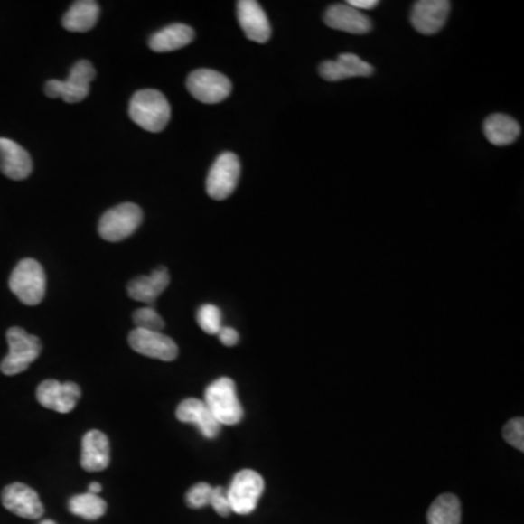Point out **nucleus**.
I'll return each instance as SVG.
<instances>
[{
	"instance_id": "39448f33",
	"label": "nucleus",
	"mask_w": 524,
	"mask_h": 524,
	"mask_svg": "<svg viewBox=\"0 0 524 524\" xmlns=\"http://www.w3.org/2000/svg\"><path fill=\"white\" fill-rule=\"evenodd\" d=\"M97 76L92 63L88 61H79L70 69L66 80L51 79L45 83V95L50 98H61L68 104H76L89 95L90 82Z\"/></svg>"
},
{
	"instance_id": "9b49d317",
	"label": "nucleus",
	"mask_w": 524,
	"mask_h": 524,
	"mask_svg": "<svg viewBox=\"0 0 524 524\" xmlns=\"http://www.w3.org/2000/svg\"><path fill=\"white\" fill-rule=\"evenodd\" d=\"M37 401L44 408L59 412V414H69L76 408L82 390L76 383H61L54 379L44 380L37 388Z\"/></svg>"
},
{
	"instance_id": "423d86ee",
	"label": "nucleus",
	"mask_w": 524,
	"mask_h": 524,
	"mask_svg": "<svg viewBox=\"0 0 524 524\" xmlns=\"http://www.w3.org/2000/svg\"><path fill=\"white\" fill-rule=\"evenodd\" d=\"M143 221V211L135 202H123L104 213L98 232L102 239L108 242H120L139 229Z\"/></svg>"
},
{
	"instance_id": "bb28decb",
	"label": "nucleus",
	"mask_w": 524,
	"mask_h": 524,
	"mask_svg": "<svg viewBox=\"0 0 524 524\" xmlns=\"http://www.w3.org/2000/svg\"><path fill=\"white\" fill-rule=\"evenodd\" d=\"M133 321H135V325L137 330L162 332V330L165 328V321L162 319L161 314L157 313L152 306L137 309L135 314H133Z\"/></svg>"
},
{
	"instance_id": "dca6fc26",
	"label": "nucleus",
	"mask_w": 524,
	"mask_h": 524,
	"mask_svg": "<svg viewBox=\"0 0 524 524\" xmlns=\"http://www.w3.org/2000/svg\"><path fill=\"white\" fill-rule=\"evenodd\" d=\"M0 173L14 181H23L33 173L30 154L11 139L0 137Z\"/></svg>"
},
{
	"instance_id": "aec40b11",
	"label": "nucleus",
	"mask_w": 524,
	"mask_h": 524,
	"mask_svg": "<svg viewBox=\"0 0 524 524\" xmlns=\"http://www.w3.org/2000/svg\"><path fill=\"white\" fill-rule=\"evenodd\" d=\"M80 464L88 472H101L108 468L109 442L102 431L90 430L83 435Z\"/></svg>"
},
{
	"instance_id": "6ab92c4d",
	"label": "nucleus",
	"mask_w": 524,
	"mask_h": 524,
	"mask_svg": "<svg viewBox=\"0 0 524 524\" xmlns=\"http://www.w3.org/2000/svg\"><path fill=\"white\" fill-rule=\"evenodd\" d=\"M169 285V273L165 267H159L149 276H140L128 283L127 292L131 299L142 304H154L157 297Z\"/></svg>"
},
{
	"instance_id": "ddd939ff",
	"label": "nucleus",
	"mask_w": 524,
	"mask_h": 524,
	"mask_svg": "<svg viewBox=\"0 0 524 524\" xmlns=\"http://www.w3.org/2000/svg\"><path fill=\"white\" fill-rule=\"evenodd\" d=\"M450 6L447 0H419L412 8V26L424 35L437 34L449 18Z\"/></svg>"
},
{
	"instance_id": "c756f323",
	"label": "nucleus",
	"mask_w": 524,
	"mask_h": 524,
	"mask_svg": "<svg viewBox=\"0 0 524 524\" xmlns=\"http://www.w3.org/2000/svg\"><path fill=\"white\" fill-rule=\"evenodd\" d=\"M210 506L213 507L214 511L221 517H228L232 513L230 502H229L228 491L223 487L213 488L211 498H210Z\"/></svg>"
},
{
	"instance_id": "f257e3e1",
	"label": "nucleus",
	"mask_w": 524,
	"mask_h": 524,
	"mask_svg": "<svg viewBox=\"0 0 524 524\" xmlns=\"http://www.w3.org/2000/svg\"><path fill=\"white\" fill-rule=\"evenodd\" d=\"M131 120L143 130L159 133L171 120V105L165 95L156 89L137 90L128 108Z\"/></svg>"
},
{
	"instance_id": "412c9836",
	"label": "nucleus",
	"mask_w": 524,
	"mask_h": 524,
	"mask_svg": "<svg viewBox=\"0 0 524 524\" xmlns=\"http://www.w3.org/2000/svg\"><path fill=\"white\" fill-rule=\"evenodd\" d=\"M194 30L185 23H173L164 30L157 31L149 40L150 49L156 52L175 51L194 40Z\"/></svg>"
},
{
	"instance_id": "9d476101",
	"label": "nucleus",
	"mask_w": 524,
	"mask_h": 524,
	"mask_svg": "<svg viewBox=\"0 0 524 524\" xmlns=\"http://www.w3.org/2000/svg\"><path fill=\"white\" fill-rule=\"evenodd\" d=\"M128 344L136 352L149 359L173 361L178 357V345L165 333L135 328L128 335Z\"/></svg>"
},
{
	"instance_id": "b1692460",
	"label": "nucleus",
	"mask_w": 524,
	"mask_h": 524,
	"mask_svg": "<svg viewBox=\"0 0 524 524\" xmlns=\"http://www.w3.org/2000/svg\"><path fill=\"white\" fill-rule=\"evenodd\" d=\"M428 524H461L462 507L459 498L454 494H443L435 498L427 513Z\"/></svg>"
},
{
	"instance_id": "4468645a",
	"label": "nucleus",
	"mask_w": 524,
	"mask_h": 524,
	"mask_svg": "<svg viewBox=\"0 0 524 524\" xmlns=\"http://www.w3.org/2000/svg\"><path fill=\"white\" fill-rule=\"evenodd\" d=\"M236 9H238V21H239L240 28L244 31L247 38H249L251 42H259V44H264L270 40V21L267 18V14L258 2L240 0L236 5Z\"/></svg>"
},
{
	"instance_id": "7c9ffc66",
	"label": "nucleus",
	"mask_w": 524,
	"mask_h": 524,
	"mask_svg": "<svg viewBox=\"0 0 524 524\" xmlns=\"http://www.w3.org/2000/svg\"><path fill=\"white\" fill-rule=\"evenodd\" d=\"M218 335L220 338L221 344L226 345V347H233L239 341V333H238V331L230 328V326H221V330L219 331Z\"/></svg>"
},
{
	"instance_id": "7ed1b4c3",
	"label": "nucleus",
	"mask_w": 524,
	"mask_h": 524,
	"mask_svg": "<svg viewBox=\"0 0 524 524\" xmlns=\"http://www.w3.org/2000/svg\"><path fill=\"white\" fill-rule=\"evenodd\" d=\"M9 287L23 304L35 306L42 304L47 287V278L42 264L35 259H23L15 267V270L12 271Z\"/></svg>"
},
{
	"instance_id": "a211bd4d",
	"label": "nucleus",
	"mask_w": 524,
	"mask_h": 524,
	"mask_svg": "<svg viewBox=\"0 0 524 524\" xmlns=\"http://www.w3.org/2000/svg\"><path fill=\"white\" fill-rule=\"evenodd\" d=\"M373 71L375 69L371 64L350 52L340 54L337 61H323L319 66V73L328 82H340L344 79L356 78V76H371Z\"/></svg>"
},
{
	"instance_id": "a878e982",
	"label": "nucleus",
	"mask_w": 524,
	"mask_h": 524,
	"mask_svg": "<svg viewBox=\"0 0 524 524\" xmlns=\"http://www.w3.org/2000/svg\"><path fill=\"white\" fill-rule=\"evenodd\" d=\"M197 323L200 328L209 335H218L221 330V312L214 304H202L197 312Z\"/></svg>"
},
{
	"instance_id": "c85d7f7f",
	"label": "nucleus",
	"mask_w": 524,
	"mask_h": 524,
	"mask_svg": "<svg viewBox=\"0 0 524 524\" xmlns=\"http://www.w3.org/2000/svg\"><path fill=\"white\" fill-rule=\"evenodd\" d=\"M213 487L206 482L195 483L194 487L190 488L187 492V504L192 509L199 510L202 507L210 506V498H211Z\"/></svg>"
},
{
	"instance_id": "1a4fd4ad",
	"label": "nucleus",
	"mask_w": 524,
	"mask_h": 524,
	"mask_svg": "<svg viewBox=\"0 0 524 524\" xmlns=\"http://www.w3.org/2000/svg\"><path fill=\"white\" fill-rule=\"evenodd\" d=\"M187 89L202 104H219L232 92V82L211 69H199L187 79Z\"/></svg>"
},
{
	"instance_id": "2f4dec72",
	"label": "nucleus",
	"mask_w": 524,
	"mask_h": 524,
	"mask_svg": "<svg viewBox=\"0 0 524 524\" xmlns=\"http://www.w3.org/2000/svg\"><path fill=\"white\" fill-rule=\"evenodd\" d=\"M350 6L356 8L357 11L361 9H373L378 6V0H350Z\"/></svg>"
},
{
	"instance_id": "6e6552de",
	"label": "nucleus",
	"mask_w": 524,
	"mask_h": 524,
	"mask_svg": "<svg viewBox=\"0 0 524 524\" xmlns=\"http://www.w3.org/2000/svg\"><path fill=\"white\" fill-rule=\"evenodd\" d=\"M239 176V157L230 152L221 154L207 175V194L213 200L228 199L238 187Z\"/></svg>"
},
{
	"instance_id": "f3484780",
	"label": "nucleus",
	"mask_w": 524,
	"mask_h": 524,
	"mask_svg": "<svg viewBox=\"0 0 524 524\" xmlns=\"http://www.w3.org/2000/svg\"><path fill=\"white\" fill-rule=\"evenodd\" d=\"M323 21L332 30L344 31L350 34H367L373 26L370 18L349 4L333 5L326 9Z\"/></svg>"
},
{
	"instance_id": "473e14b6",
	"label": "nucleus",
	"mask_w": 524,
	"mask_h": 524,
	"mask_svg": "<svg viewBox=\"0 0 524 524\" xmlns=\"http://www.w3.org/2000/svg\"><path fill=\"white\" fill-rule=\"evenodd\" d=\"M101 491H102L101 483L92 482L89 485V491H88V492H89V494L98 495L99 494V492H101Z\"/></svg>"
},
{
	"instance_id": "f03ea898",
	"label": "nucleus",
	"mask_w": 524,
	"mask_h": 524,
	"mask_svg": "<svg viewBox=\"0 0 524 524\" xmlns=\"http://www.w3.org/2000/svg\"><path fill=\"white\" fill-rule=\"evenodd\" d=\"M204 404L220 426H236L244 418L236 385L230 378H220L207 386Z\"/></svg>"
},
{
	"instance_id": "393cba45",
	"label": "nucleus",
	"mask_w": 524,
	"mask_h": 524,
	"mask_svg": "<svg viewBox=\"0 0 524 524\" xmlns=\"http://www.w3.org/2000/svg\"><path fill=\"white\" fill-rule=\"evenodd\" d=\"M69 510L71 514L82 517L85 520H98L107 511V502L99 495L79 494L69 500Z\"/></svg>"
},
{
	"instance_id": "5701e85b",
	"label": "nucleus",
	"mask_w": 524,
	"mask_h": 524,
	"mask_svg": "<svg viewBox=\"0 0 524 524\" xmlns=\"http://www.w3.org/2000/svg\"><path fill=\"white\" fill-rule=\"evenodd\" d=\"M483 133L495 146H509L519 139L520 126L506 114H492L483 124Z\"/></svg>"
},
{
	"instance_id": "20e7f679",
	"label": "nucleus",
	"mask_w": 524,
	"mask_h": 524,
	"mask_svg": "<svg viewBox=\"0 0 524 524\" xmlns=\"http://www.w3.org/2000/svg\"><path fill=\"white\" fill-rule=\"evenodd\" d=\"M9 352L0 363V370L6 376H15L25 371L42 352V341L26 332L19 326H14L6 333Z\"/></svg>"
},
{
	"instance_id": "2eb2a0df",
	"label": "nucleus",
	"mask_w": 524,
	"mask_h": 524,
	"mask_svg": "<svg viewBox=\"0 0 524 524\" xmlns=\"http://www.w3.org/2000/svg\"><path fill=\"white\" fill-rule=\"evenodd\" d=\"M176 419L183 424H194L200 433L210 440L218 437L220 433L221 426L210 412L209 407L195 398H188L178 405Z\"/></svg>"
},
{
	"instance_id": "72a5a7b5",
	"label": "nucleus",
	"mask_w": 524,
	"mask_h": 524,
	"mask_svg": "<svg viewBox=\"0 0 524 524\" xmlns=\"http://www.w3.org/2000/svg\"><path fill=\"white\" fill-rule=\"evenodd\" d=\"M42 524H57L56 521H52V520H44L42 521Z\"/></svg>"
},
{
	"instance_id": "0eeeda50",
	"label": "nucleus",
	"mask_w": 524,
	"mask_h": 524,
	"mask_svg": "<svg viewBox=\"0 0 524 524\" xmlns=\"http://www.w3.org/2000/svg\"><path fill=\"white\" fill-rule=\"evenodd\" d=\"M266 482L258 472L251 469L239 471L233 476L230 487L228 488V498L232 513L247 516L255 511L259 498L264 494Z\"/></svg>"
},
{
	"instance_id": "f8f14e48",
	"label": "nucleus",
	"mask_w": 524,
	"mask_h": 524,
	"mask_svg": "<svg viewBox=\"0 0 524 524\" xmlns=\"http://www.w3.org/2000/svg\"><path fill=\"white\" fill-rule=\"evenodd\" d=\"M2 504L11 513L30 520H37L44 514V506L40 495L25 483H11L5 488L2 492Z\"/></svg>"
},
{
	"instance_id": "cd10ccee",
	"label": "nucleus",
	"mask_w": 524,
	"mask_h": 524,
	"mask_svg": "<svg viewBox=\"0 0 524 524\" xmlns=\"http://www.w3.org/2000/svg\"><path fill=\"white\" fill-rule=\"evenodd\" d=\"M502 437L517 450L524 452V419L513 418L502 428Z\"/></svg>"
},
{
	"instance_id": "4be33fe9",
	"label": "nucleus",
	"mask_w": 524,
	"mask_h": 524,
	"mask_svg": "<svg viewBox=\"0 0 524 524\" xmlns=\"http://www.w3.org/2000/svg\"><path fill=\"white\" fill-rule=\"evenodd\" d=\"M99 5L94 0H79L64 14L61 23L70 33H87L97 25Z\"/></svg>"
}]
</instances>
